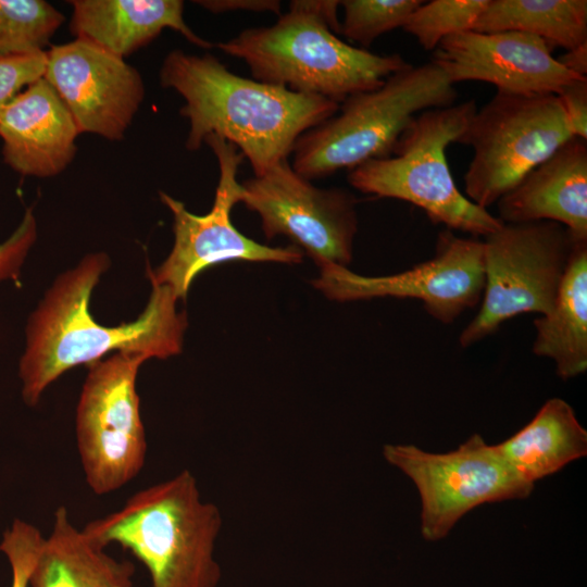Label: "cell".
Listing matches in <instances>:
<instances>
[{"label":"cell","mask_w":587,"mask_h":587,"mask_svg":"<svg viewBox=\"0 0 587 587\" xmlns=\"http://www.w3.org/2000/svg\"><path fill=\"white\" fill-rule=\"evenodd\" d=\"M46 53L43 78L71 113L79 134L123 138L145 97L139 72L123 58L79 38Z\"/></svg>","instance_id":"5bb4252c"},{"label":"cell","mask_w":587,"mask_h":587,"mask_svg":"<svg viewBox=\"0 0 587 587\" xmlns=\"http://www.w3.org/2000/svg\"><path fill=\"white\" fill-rule=\"evenodd\" d=\"M472 30L523 32L544 39L551 48L572 50L587 42V1L489 0Z\"/></svg>","instance_id":"7402d4cb"},{"label":"cell","mask_w":587,"mask_h":587,"mask_svg":"<svg viewBox=\"0 0 587 587\" xmlns=\"http://www.w3.org/2000/svg\"><path fill=\"white\" fill-rule=\"evenodd\" d=\"M71 30L76 38L125 58L164 28L180 33L203 49L213 45L196 35L183 17L180 0H74Z\"/></svg>","instance_id":"ac0fdd59"},{"label":"cell","mask_w":587,"mask_h":587,"mask_svg":"<svg viewBox=\"0 0 587 587\" xmlns=\"http://www.w3.org/2000/svg\"><path fill=\"white\" fill-rule=\"evenodd\" d=\"M317 265L320 275L312 284L330 300L417 299L432 317L444 324L475 308L485 284L484 242L460 237L447 228L438 235L432 259L398 274L364 276L330 262Z\"/></svg>","instance_id":"7c38bea8"},{"label":"cell","mask_w":587,"mask_h":587,"mask_svg":"<svg viewBox=\"0 0 587 587\" xmlns=\"http://www.w3.org/2000/svg\"><path fill=\"white\" fill-rule=\"evenodd\" d=\"M241 185V202L259 214L268 240L285 235L316 264L351 262L358 230L357 199L351 192L314 186L288 160Z\"/></svg>","instance_id":"4fadbf2b"},{"label":"cell","mask_w":587,"mask_h":587,"mask_svg":"<svg viewBox=\"0 0 587 587\" xmlns=\"http://www.w3.org/2000/svg\"><path fill=\"white\" fill-rule=\"evenodd\" d=\"M41 537L37 527L21 520H15L4 532L0 552L5 554L12 570L11 587H27L33 557Z\"/></svg>","instance_id":"4316f807"},{"label":"cell","mask_w":587,"mask_h":587,"mask_svg":"<svg viewBox=\"0 0 587 587\" xmlns=\"http://www.w3.org/2000/svg\"><path fill=\"white\" fill-rule=\"evenodd\" d=\"M148 358L118 351L89 365L75 417L86 483L98 496L114 492L142 470L147 439L136 379Z\"/></svg>","instance_id":"9c48e42d"},{"label":"cell","mask_w":587,"mask_h":587,"mask_svg":"<svg viewBox=\"0 0 587 587\" xmlns=\"http://www.w3.org/2000/svg\"><path fill=\"white\" fill-rule=\"evenodd\" d=\"M534 326V354L551 359L562 380L586 372L587 240H575L555 303Z\"/></svg>","instance_id":"44dd1931"},{"label":"cell","mask_w":587,"mask_h":587,"mask_svg":"<svg viewBox=\"0 0 587 587\" xmlns=\"http://www.w3.org/2000/svg\"><path fill=\"white\" fill-rule=\"evenodd\" d=\"M422 0H344L340 34L369 47L377 37L402 27Z\"/></svg>","instance_id":"d4e9b609"},{"label":"cell","mask_w":587,"mask_h":587,"mask_svg":"<svg viewBox=\"0 0 587 587\" xmlns=\"http://www.w3.org/2000/svg\"><path fill=\"white\" fill-rule=\"evenodd\" d=\"M383 455L414 483L422 503L421 533L429 541L445 538L476 507L524 499L534 489L479 434L445 453L388 444Z\"/></svg>","instance_id":"30bf717a"},{"label":"cell","mask_w":587,"mask_h":587,"mask_svg":"<svg viewBox=\"0 0 587 587\" xmlns=\"http://www.w3.org/2000/svg\"><path fill=\"white\" fill-rule=\"evenodd\" d=\"M220 167L214 203L210 212L196 215L183 202L160 192L161 201L173 213L174 245L165 261L148 268L151 285L167 286L177 299L185 300L192 280L205 268L227 261L299 263L302 251L295 247H268L242 235L234 225L230 212L241 202L242 185L237 171L245 157L224 138L210 134L204 141Z\"/></svg>","instance_id":"8fae6325"},{"label":"cell","mask_w":587,"mask_h":587,"mask_svg":"<svg viewBox=\"0 0 587 587\" xmlns=\"http://www.w3.org/2000/svg\"><path fill=\"white\" fill-rule=\"evenodd\" d=\"M484 238L482 304L460 334L463 348L521 313L548 314L576 240L563 225L551 221L502 223Z\"/></svg>","instance_id":"ba28073f"},{"label":"cell","mask_w":587,"mask_h":587,"mask_svg":"<svg viewBox=\"0 0 587 587\" xmlns=\"http://www.w3.org/2000/svg\"><path fill=\"white\" fill-rule=\"evenodd\" d=\"M46 65V51L0 58V117L26 87L43 77Z\"/></svg>","instance_id":"484cf974"},{"label":"cell","mask_w":587,"mask_h":587,"mask_svg":"<svg viewBox=\"0 0 587 587\" xmlns=\"http://www.w3.org/2000/svg\"><path fill=\"white\" fill-rule=\"evenodd\" d=\"M134 572L132 562L109 554L60 505L49 536L36 547L27 587H133Z\"/></svg>","instance_id":"d6986e66"},{"label":"cell","mask_w":587,"mask_h":587,"mask_svg":"<svg viewBox=\"0 0 587 587\" xmlns=\"http://www.w3.org/2000/svg\"><path fill=\"white\" fill-rule=\"evenodd\" d=\"M505 224L551 221L587 240V140L572 137L497 201Z\"/></svg>","instance_id":"e0dca14e"},{"label":"cell","mask_w":587,"mask_h":587,"mask_svg":"<svg viewBox=\"0 0 587 587\" xmlns=\"http://www.w3.org/2000/svg\"><path fill=\"white\" fill-rule=\"evenodd\" d=\"M455 98L454 85L432 61L409 64L380 87L348 97L337 114L303 133L294 146L291 166L311 180L390 157L415 115L452 105Z\"/></svg>","instance_id":"5b68a950"},{"label":"cell","mask_w":587,"mask_h":587,"mask_svg":"<svg viewBox=\"0 0 587 587\" xmlns=\"http://www.w3.org/2000/svg\"><path fill=\"white\" fill-rule=\"evenodd\" d=\"M37 238V224L27 209L16 229L0 242V283L16 279Z\"/></svg>","instance_id":"83f0119b"},{"label":"cell","mask_w":587,"mask_h":587,"mask_svg":"<svg viewBox=\"0 0 587 587\" xmlns=\"http://www.w3.org/2000/svg\"><path fill=\"white\" fill-rule=\"evenodd\" d=\"M78 128L54 88L42 77L26 87L0 117L3 161L24 176L51 177L76 153Z\"/></svg>","instance_id":"2e32d148"},{"label":"cell","mask_w":587,"mask_h":587,"mask_svg":"<svg viewBox=\"0 0 587 587\" xmlns=\"http://www.w3.org/2000/svg\"><path fill=\"white\" fill-rule=\"evenodd\" d=\"M109 266L108 254H87L55 278L32 312L18 363L22 399L28 407H35L63 373L100 361L111 351L137 352L148 359L182 352L187 316L177 311L178 299L167 286L151 285L148 303L133 322L113 327L95 322L90 297Z\"/></svg>","instance_id":"6da1fadb"},{"label":"cell","mask_w":587,"mask_h":587,"mask_svg":"<svg viewBox=\"0 0 587 587\" xmlns=\"http://www.w3.org/2000/svg\"><path fill=\"white\" fill-rule=\"evenodd\" d=\"M557 61L570 72L586 76L587 74V42L555 58Z\"/></svg>","instance_id":"1f68e13d"},{"label":"cell","mask_w":587,"mask_h":587,"mask_svg":"<svg viewBox=\"0 0 587 587\" xmlns=\"http://www.w3.org/2000/svg\"><path fill=\"white\" fill-rule=\"evenodd\" d=\"M454 85L465 80L492 84L511 93H558L578 76L563 67L541 38L523 32L466 30L442 39L433 53Z\"/></svg>","instance_id":"9a60e30c"},{"label":"cell","mask_w":587,"mask_h":587,"mask_svg":"<svg viewBox=\"0 0 587 587\" xmlns=\"http://www.w3.org/2000/svg\"><path fill=\"white\" fill-rule=\"evenodd\" d=\"M218 48L248 65L253 78L341 103L374 90L409 65L401 55H380L341 40L320 17L290 10L267 27L241 30Z\"/></svg>","instance_id":"277c9868"},{"label":"cell","mask_w":587,"mask_h":587,"mask_svg":"<svg viewBox=\"0 0 587 587\" xmlns=\"http://www.w3.org/2000/svg\"><path fill=\"white\" fill-rule=\"evenodd\" d=\"M340 1L337 0H294L290 1V10L308 12L323 20L329 29L335 34H340V22L337 17V10Z\"/></svg>","instance_id":"4dcf8cb0"},{"label":"cell","mask_w":587,"mask_h":587,"mask_svg":"<svg viewBox=\"0 0 587 587\" xmlns=\"http://www.w3.org/2000/svg\"><path fill=\"white\" fill-rule=\"evenodd\" d=\"M489 0H433L423 2L409 16L403 30L425 50H435L450 35L472 30Z\"/></svg>","instance_id":"cb8c5ba5"},{"label":"cell","mask_w":587,"mask_h":587,"mask_svg":"<svg viewBox=\"0 0 587 587\" xmlns=\"http://www.w3.org/2000/svg\"><path fill=\"white\" fill-rule=\"evenodd\" d=\"M222 523L218 508L202 499L196 477L185 469L133 494L121 509L83 530L104 548L116 544L132 552L147 567L150 587H216Z\"/></svg>","instance_id":"3957f363"},{"label":"cell","mask_w":587,"mask_h":587,"mask_svg":"<svg viewBox=\"0 0 587 587\" xmlns=\"http://www.w3.org/2000/svg\"><path fill=\"white\" fill-rule=\"evenodd\" d=\"M495 447L524 480L535 485L586 457L587 430L565 400L551 398L530 422Z\"/></svg>","instance_id":"ffe728a7"},{"label":"cell","mask_w":587,"mask_h":587,"mask_svg":"<svg viewBox=\"0 0 587 587\" xmlns=\"http://www.w3.org/2000/svg\"><path fill=\"white\" fill-rule=\"evenodd\" d=\"M195 3L214 14L241 10L257 13L273 12L280 15V1L278 0H199Z\"/></svg>","instance_id":"f546056e"},{"label":"cell","mask_w":587,"mask_h":587,"mask_svg":"<svg viewBox=\"0 0 587 587\" xmlns=\"http://www.w3.org/2000/svg\"><path fill=\"white\" fill-rule=\"evenodd\" d=\"M160 83L184 99L189 121L186 148L214 134L235 145L254 176L287 160L298 138L332 117L339 103L236 75L215 57L175 49L164 59Z\"/></svg>","instance_id":"7a4b0ae2"},{"label":"cell","mask_w":587,"mask_h":587,"mask_svg":"<svg viewBox=\"0 0 587 587\" xmlns=\"http://www.w3.org/2000/svg\"><path fill=\"white\" fill-rule=\"evenodd\" d=\"M557 96L573 135L587 140V77L564 85Z\"/></svg>","instance_id":"f1b7e54d"},{"label":"cell","mask_w":587,"mask_h":587,"mask_svg":"<svg viewBox=\"0 0 587 587\" xmlns=\"http://www.w3.org/2000/svg\"><path fill=\"white\" fill-rule=\"evenodd\" d=\"M477 110L474 100L425 110L400 135L390 157L370 160L348 173L359 191L407 201L433 224L474 237L487 236L502 222L458 188L446 149L457 142Z\"/></svg>","instance_id":"8992f818"},{"label":"cell","mask_w":587,"mask_h":587,"mask_svg":"<svg viewBox=\"0 0 587 587\" xmlns=\"http://www.w3.org/2000/svg\"><path fill=\"white\" fill-rule=\"evenodd\" d=\"M572 137L555 93L497 91L457 141L474 151L465 197L487 210Z\"/></svg>","instance_id":"52a82bcc"},{"label":"cell","mask_w":587,"mask_h":587,"mask_svg":"<svg viewBox=\"0 0 587 587\" xmlns=\"http://www.w3.org/2000/svg\"><path fill=\"white\" fill-rule=\"evenodd\" d=\"M63 21L43 0H0V58L46 51Z\"/></svg>","instance_id":"603a6c76"}]
</instances>
